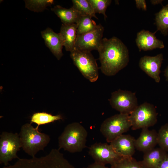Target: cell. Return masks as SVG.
<instances>
[{
  "label": "cell",
  "instance_id": "cell-1",
  "mask_svg": "<svg viewBox=\"0 0 168 168\" xmlns=\"http://www.w3.org/2000/svg\"><path fill=\"white\" fill-rule=\"evenodd\" d=\"M98 51L101 64L100 69L106 76L116 75L126 67L129 62L127 47L116 37L103 38Z\"/></svg>",
  "mask_w": 168,
  "mask_h": 168
},
{
  "label": "cell",
  "instance_id": "cell-2",
  "mask_svg": "<svg viewBox=\"0 0 168 168\" xmlns=\"http://www.w3.org/2000/svg\"><path fill=\"white\" fill-rule=\"evenodd\" d=\"M2 168H75L58 149H52L47 155L30 159L19 158L12 165Z\"/></svg>",
  "mask_w": 168,
  "mask_h": 168
},
{
  "label": "cell",
  "instance_id": "cell-3",
  "mask_svg": "<svg viewBox=\"0 0 168 168\" xmlns=\"http://www.w3.org/2000/svg\"><path fill=\"white\" fill-rule=\"evenodd\" d=\"M87 134L86 129L79 123L68 124L58 138V149L71 153L82 151L86 147Z\"/></svg>",
  "mask_w": 168,
  "mask_h": 168
},
{
  "label": "cell",
  "instance_id": "cell-4",
  "mask_svg": "<svg viewBox=\"0 0 168 168\" xmlns=\"http://www.w3.org/2000/svg\"><path fill=\"white\" fill-rule=\"evenodd\" d=\"M19 135L21 147L32 157L35 156L39 151L44 150L50 140L48 135L40 132L30 123L22 126Z\"/></svg>",
  "mask_w": 168,
  "mask_h": 168
},
{
  "label": "cell",
  "instance_id": "cell-5",
  "mask_svg": "<svg viewBox=\"0 0 168 168\" xmlns=\"http://www.w3.org/2000/svg\"><path fill=\"white\" fill-rule=\"evenodd\" d=\"M131 127L129 115L121 113L106 119L102 123L100 130L108 142L127 132Z\"/></svg>",
  "mask_w": 168,
  "mask_h": 168
},
{
  "label": "cell",
  "instance_id": "cell-6",
  "mask_svg": "<svg viewBox=\"0 0 168 168\" xmlns=\"http://www.w3.org/2000/svg\"><path fill=\"white\" fill-rule=\"evenodd\" d=\"M70 56L74 64L85 78L91 82L97 80L98 67L91 52L75 49L70 52Z\"/></svg>",
  "mask_w": 168,
  "mask_h": 168
},
{
  "label": "cell",
  "instance_id": "cell-7",
  "mask_svg": "<svg viewBox=\"0 0 168 168\" xmlns=\"http://www.w3.org/2000/svg\"><path fill=\"white\" fill-rule=\"evenodd\" d=\"M129 118L132 130L148 128L156 123L157 113L153 105L146 102L138 105L129 114Z\"/></svg>",
  "mask_w": 168,
  "mask_h": 168
},
{
  "label": "cell",
  "instance_id": "cell-8",
  "mask_svg": "<svg viewBox=\"0 0 168 168\" xmlns=\"http://www.w3.org/2000/svg\"><path fill=\"white\" fill-rule=\"evenodd\" d=\"M21 147L19 134L3 132L0 135V164L7 166L12 160L18 159L17 153Z\"/></svg>",
  "mask_w": 168,
  "mask_h": 168
},
{
  "label": "cell",
  "instance_id": "cell-9",
  "mask_svg": "<svg viewBox=\"0 0 168 168\" xmlns=\"http://www.w3.org/2000/svg\"><path fill=\"white\" fill-rule=\"evenodd\" d=\"M109 101L113 108L120 113L128 115L138 106L135 94L127 90L119 89L113 92Z\"/></svg>",
  "mask_w": 168,
  "mask_h": 168
},
{
  "label": "cell",
  "instance_id": "cell-10",
  "mask_svg": "<svg viewBox=\"0 0 168 168\" xmlns=\"http://www.w3.org/2000/svg\"><path fill=\"white\" fill-rule=\"evenodd\" d=\"M104 30V27L100 24L92 30L77 35L75 49L89 52L98 51L101 44Z\"/></svg>",
  "mask_w": 168,
  "mask_h": 168
},
{
  "label": "cell",
  "instance_id": "cell-11",
  "mask_svg": "<svg viewBox=\"0 0 168 168\" xmlns=\"http://www.w3.org/2000/svg\"><path fill=\"white\" fill-rule=\"evenodd\" d=\"M88 153L95 162L105 165H111L118 161L123 157L114 151L112 146L107 143H96L89 148Z\"/></svg>",
  "mask_w": 168,
  "mask_h": 168
},
{
  "label": "cell",
  "instance_id": "cell-12",
  "mask_svg": "<svg viewBox=\"0 0 168 168\" xmlns=\"http://www.w3.org/2000/svg\"><path fill=\"white\" fill-rule=\"evenodd\" d=\"M163 60L162 53L154 56H145L140 58L139 66L149 76L158 83L160 81V68Z\"/></svg>",
  "mask_w": 168,
  "mask_h": 168
},
{
  "label": "cell",
  "instance_id": "cell-13",
  "mask_svg": "<svg viewBox=\"0 0 168 168\" xmlns=\"http://www.w3.org/2000/svg\"><path fill=\"white\" fill-rule=\"evenodd\" d=\"M157 31L152 33L142 30L138 32L136 39V45L139 51H147L156 49H161L165 47L163 41L157 39L155 35Z\"/></svg>",
  "mask_w": 168,
  "mask_h": 168
},
{
  "label": "cell",
  "instance_id": "cell-14",
  "mask_svg": "<svg viewBox=\"0 0 168 168\" xmlns=\"http://www.w3.org/2000/svg\"><path fill=\"white\" fill-rule=\"evenodd\" d=\"M135 138L129 134H122L110 144L114 151L122 157H132L135 150Z\"/></svg>",
  "mask_w": 168,
  "mask_h": 168
},
{
  "label": "cell",
  "instance_id": "cell-15",
  "mask_svg": "<svg viewBox=\"0 0 168 168\" xmlns=\"http://www.w3.org/2000/svg\"><path fill=\"white\" fill-rule=\"evenodd\" d=\"M157 144V132L148 128L142 129L139 136L135 140L136 149L143 153L155 148Z\"/></svg>",
  "mask_w": 168,
  "mask_h": 168
},
{
  "label": "cell",
  "instance_id": "cell-16",
  "mask_svg": "<svg viewBox=\"0 0 168 168\" xmlns=\"http://www.w3.org/2000/svg\"><path fill=\"white\" fill-rule=\"evenodd\" d=\"M41 33L46 46L57 59L60 60L63 55V46L59 33H56L49 27L42 31Z\"/></svg>",
  "mask_w": 168,
  "mask_h": 168
},
{
  "label": "cell",
  "instance_id": "cell-17",
  "mask_svg": "<svg viewBox=\"0 0 168 168\" xmlns=\"http://www.w3.org/2000/svg\"><path fill=\"white\" fill-rule=\"evenodd\" d=\"M77 26V23L62 24L59 34L63 46L67 51L71 52L75 49Z\"/></svg>",
  "mask_w": 168,
  "mask_h": 168
},
{
  "label": "cell",
  "instance_id": "cell-18",
  "mask_svg": "<svg viewBox=\"0 0 168 168\" xmlns=\"http://www.w3.org/2000/svg\"><path fill=\"white\" fill-rule=\"evenodd\" d=\"M167 153L160 147L154 148L144 153L141 161L145 168H157Z\"/></svg>",
  "mask_w": 168,
  "mask_h": 168
},
{
  "label": "cell",
  "instance_id": "cell-19",
  "mask_svg": "<svg viewBox=\"0 0 168 168\" xmlns=\"http://www.w3.org/2000/svg\"><path fill=\"white\" fill-rule=\"evenodd\" d=\"M51 10L60 18L63 24H77L82 16L72 7L66 8L57 5L52 8Z\"/></svg>",
  "mask_w": 168,
  "mask_h": 168
},
{
  "label": "cell",
  "instance_id": "cell-20",
  "mask_svg": "<svg viewBox=\"0 0 168 168\" xmlns=\"http://www.w3.org/2000/svg\"><path fill=\"white\" fill-rule=\"evenodd\" d=\"M155 24L157 30L164 36L168 34V4L163 6L159 12L155 14Z\"/></svg>",
  "mask_w": 168,
  "mask_h": 168
},
{
  "label": "cell",
  "instance_id": "cell-21",
  "mask_svg": "<svg viewBox=\"0 0 168 168\" xmlns=\"http://www.w3.org/2000/svg\"><path fill=\"white\" fill-rule=\"evenodd\" d=\"M63 119L60 114L53 115L46 112H37L34 113L31 118L30 123H35L37 124L36 129H38L40 125L45 124L55 121Z\"/></svg>",
  "mask_w": 168,
  "mask_h": 168
},
{
  "label": "cell",
  "instance_id": "cell-22",
  "mask_svg": "<svg viewBox=\"0 0 168 168\" xmlns=\"http://www.w3.org/2000/svg\"><path fill=\"white\" fill-rule=\"evenodd\" d=\"M73 7L81 16H89L98 19L91 5L87 0H72Z\"/></svg>",
  "mask_w": 168,
  "mask_h": 168
},
{
  "label": "cell",
  "instance_id": "cell-23",
  "mask_svg": "<svg viewBox=\"0 0 168 168\" xmlns=\"http://www.w3.org/2000/svg\"><path fill=\"white\" fill-rule=\"evenodd\" d=\"M92 17L89 16H82L77 24V35L83 34L89 32L95 28L97 25Z\"/></svg>",
  "mask_w": 168,
  "mask_h": 168
},
{
  "label": "cell",
  "instance_id": "cell-24",
  "mask_svg": "<svg viewBox=\"0 0 168 168\" xmlns=\"http://www.w3.org/2000/svg\"><path fill=\"white\" fill-rule=\"evenodd\" d=\"M24 1L26 8L35 12L44 11L54 2L53 0H26Z\"/></svg>",
  "mask_w": 168,
  "mask_h": 168
},
{
  "label": "cell",
  "instance_id": "cell-25",
  "mask_svg": "<svg viewBox=\"0 0 168 168\" xmlns=\"http://www.w3.org/2000/svg\"><path fill=\"white\" fill-rule=\"evenodd\" d=\"M110 168H145L141 161L132 157H123L118 161L111 165Z\"/></svg>",
  "mask_w": 168,
  "mask_h": 168
},
{
  "label": "cell",
  "instance_id": "cell-26",
  "mask_svg": "<svg viewBox=\"0 0 168 168\" xmlns=\"http://www.w3.org/2000/svg\"><path fill=\"white\" fill-rule=\"evenodd\" d=\"M96 13L101 14L106 20L107 16L106 14L107 8L111 3V0H87Z\"/></svg>",
  "mask_w": 168,
  "mask_h": 168
},
{
  "label": "cell",
  "instance_id": "cell-27",
  "mask_svg": "<svg viewBox=\"0 0 168 168\" xmlns=\"http://www.w3.org/2000/svg\"><path fill=\"white\" fill-rule=\"evenodd\" d=\"M158 133V144L159 147L168 152V123L162 125Z\"/></svg>",
  "mask_w": 168,
  "mask_h": 168
},
{
  "label": "cell",
  "instance_id": "cell-28",
  "mask_svg": "<svg viewBox=\"0 0 168 168\" xmlns=\"http://www.w3.org/2000/svg\"><path fill=\"white\" fill-rule=\"evenodd\" d=\"M136 7L139 9H142L143 11H146L147 7L146 1L145 0H135Z\"/></svg>",
  "mask_w": 168,
  "mask_h": 168
},
{
  "label": "cell",
  "instance_id": "cell-29",
  "mask_svg": "<svg viewBox=\"0 0 168 168\" xmlns=\"http://www.w3.org/2000/svg\"><path fill=\"white\" fill-rule=\"evenodd\" d=\"M157 168H168V153L161 163Z\"/></svg>",
  "mask_w": 168,
  "mask_h": 168
},
{
  "label": "cell",
  "instance_id": "cell-30",
  "mask_svg": "<svg viewBox=\"0 0 168 168\" xmlns=\"http://www.w3.org/2000/svg\"><path fill=\"white\" fill-rule=\"evenodd\" d=\"M86 168H109L105 165L94 162L89 165Z\"/></svg>",
  "mask_w": 168,
  "mask_h": 168
},
{
  "label": "cell",
  "instance_id": "cell-31",
  "mask_svg": "<svg viewBox=\"0 0 168 168\" xmlns=\"http://www.w3.org/2000/svg\"><path fill=\"white\" fill-rule=\"evenodd\" d=\"M163 0H151L150 2L153 5H156L159 4H162Z\"/></svg>",
  "mask_w": 168,
  "mask_h": 168
},
{
  "label": "cell",
  "instance_id": "cell-32",
  "mask_svg": "<svg viewBox=\"0 0 168 168\" xmlns=\"http://www.w3.org/2000/svg\"><path fill=\"white\" fill-rule=\"evenodd\" d=\"M164 75L166 78V81H168V66L165 70Z\"/></svg>",
  "mask_w": 168,
  "mask_h": 168
}]
</instances>
